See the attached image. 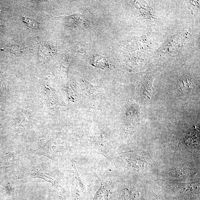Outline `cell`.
<instances>
[{
	"label": "cell",
	"instance_id": "cell-1",
	"mask_svg": "<svg viewBox=\"0 0 200 200\" xmlns=\"http://www.w3.org/2000/svg\"><path fill=\"white\" fill-rule=\"evenodd\" d=\"M31 178H40L56 186L62 184V178L58 170L48 164L43 163L34 167L31 171Z\"/></svg>",
	"mask_w": 200,
	"mask_h": 200
},
{
	"label": "cell",
	"instance_id": "cell-2",
	"mask_svg": "<svg viewBox=\"0 0 200 200\" xmlns=\"http://www.w3.org/2000/svg\"><path fill=\"white\" fill-rule=\"evenodd\" d=\"M70 175V183L73 192L83 198L86 194L85 185L82 179L77 172L74 162H72Z\"/></svg>",
	"mask_w": 200,
	"mask_h": 200
},
{
	"label": "cell",
	"instance_id": "cell-3",
	"mask_svg": "<svg viewBox=\"0 0 200 200\" xmlns=\"http://www.w3.org/2000/svg\"><path fill=\"white\" fill-rule=\"evenodd\" d=\"M177 82L176 91L179 95H184L190 91L192 88L193 84L189 79L182 78Z\"/></svg>",
	"mask_w": 200,
	"mask_h": 200
},
{
	"label": "cell",
	"instance_id": "cell-4",
	"mask_svg": "<svg viewBox=\"0 0 200 200\" xmlns=\"http://www.w3.org/2000/svg\"><path fill=\"white\" fill-rule=\"evenodd\" d=\"M24 22L27 23L29 27L32 28H37L38 27V23L31 19L25 18L24 19Z\"/></svg>",
	"mask_w": 200,
	"mask_h": 200
}]
</instances>
